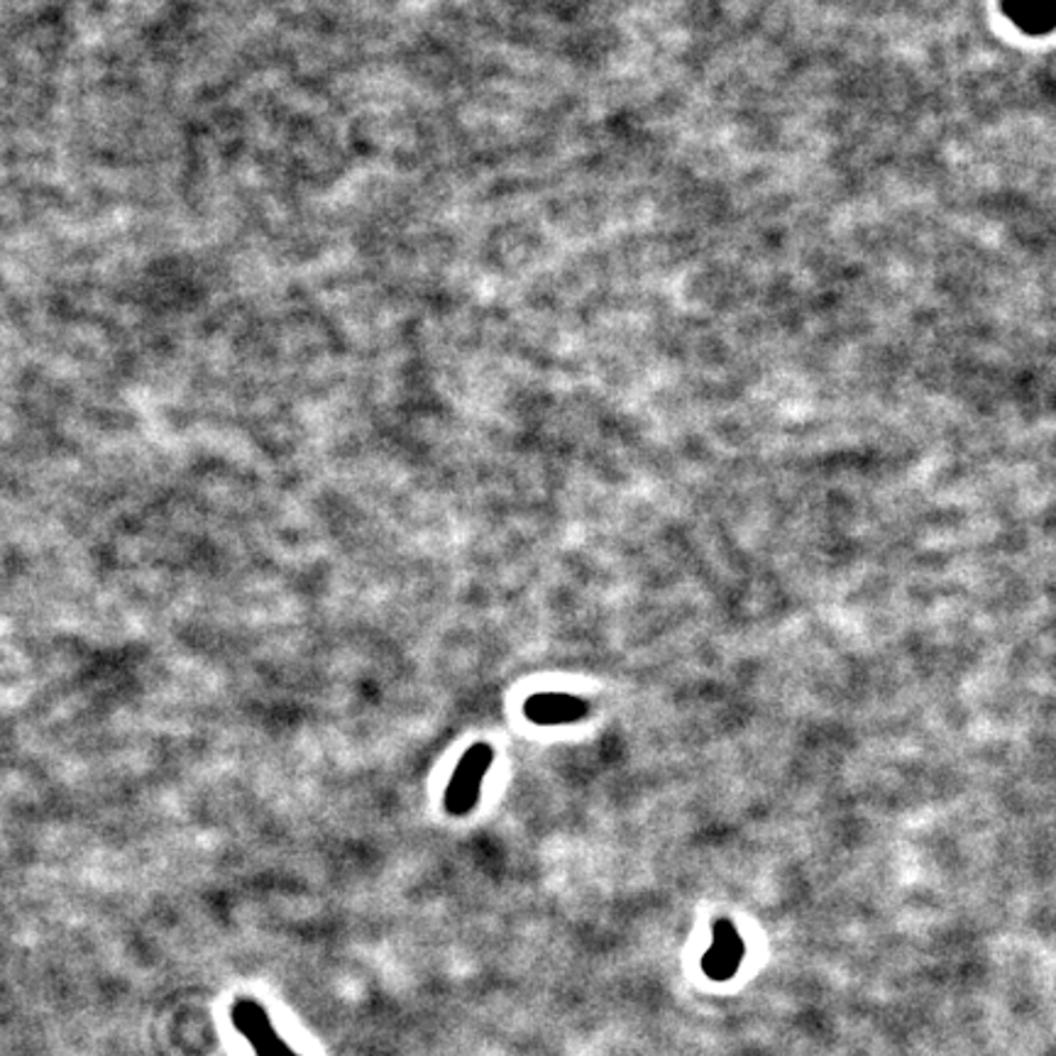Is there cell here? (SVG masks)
I'll list each match as a JSON object with an SVG mask.
<instances>
[{
  "instance_id": "3957f363",
  "label": "cell",
  "mask_w": 1056,
  "mask_h": 1056,
  "mask_svg": "<svg viewBox=\"0 0 1056 1056\" xmlns=\"http://www.w3.org/2000/svg\"><path fill=\"white\" fill-rule=\"evenodd\" d=\"M746 954V944L741 934L729 920H717L711 946L703 956V968L711 981H729L739 971Z\"/></svg>"
},
{
  "instance_id": "277c9868",
  "label": "cell",
  "mask_w": 1056,
  "mask_h": 1056,
  "mask_svg": "<svg viewBox=\"0 0 1056 1056\" xmlns=\"http://www.w3.org/2000/svg\"><path fill=\"white\" fill-rule=\"evenodd\" d=\"M524 715L539 727H561V724L585 719L589 715V703L565 693H539L524 703Z\"/></svg>"
},
{
  "instance_id": "7a4b0ae2",
  "label": "cell",
  "mask_w": 1056,
  "mask_h": 1056,
  "mask_svg": "<svg viewBox=\"0 0 1056 1056\" xmlns=\"http://www.w3.org/2000/svg\"><path fill=\"white\" fill-rule=\"evenodd\" d=\"M235 1029L250 1044L255 1056H301L281 1039L277 1027L271 1025L267 1011L257 1001L240 998L230 1011Z\"/></svg>"
},
{
  "instance_id": "6da1fadb",
  "label": "cell",
  "mask_w": 1056,
  "mask_h": 1056,
  "mask_svg": "<svg viewBox=\"0 0 1056 1056\" xmlns=\"http://www.w3.org/2000/svg\"><path fill=\"white\" fill-rule=\"evenodd\" d=\"M492 761H494V749L484 741L472 744L470 749L462 753V758L455 766V773L453 778H450L443 794V804L448 814L465 817L474 810V807H478L482 780L486 776V770L492 768Z\"/></svg>"
},
{
  "instance_id": "5b68a950",
  "label": "cell",
  "mask_w": 1056,
  "mask_h": 1056,
  "mask_svg": "<svg viewBox=\"0 0 1056 1056\" xmlns=\"http://www.w3.org/2000/svg\"><path fill=\"white\" fill-rule=\"evenodd\" d=\"M1005 13L1029 34H1042L1054 22V0H1005Z\"/></svg>"
}]
</instances>
